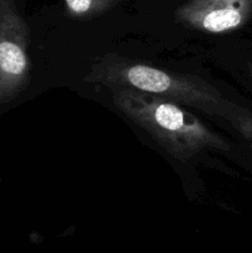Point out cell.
<instances>
[{
    "mask_svg": "<svg viewBox=\"0 0 252 253\" xmlns=\"http://www.w3.org/2000/svg\"><path fill=\"white\" fill-rule=\"evenodd\" d=\"M30 29L12 0H0V109L31 83Z\"/></svg>",
    "mask_w": 252,
    "mask_h": 253,
    "instance_id": "obj_3",
    "label": "cell"
},
{
    "mask_svg": "<svg viewBox=\"0 0 252 253\" xmlns=\"http://www.w3.org/2000/svg\"><path fill=\"white\" fill-rule=\"evenodd\" d=\"M111 98L126 118L179 162H189L203 151H230L219 133L182 105L132 89L111 90Z\"/></svg>",
    "mask_w": 252,
    "mask_h": 253,
    "instance_id": "obj_2",
    "label": "cell"
},
{
    "mask_svg": "<svg viewBox=\"0 0 252 253\" xmlns=\"http://www.w3.org/2000/svg\"><path fill=\"white\" fill-rule=\"evenodd\" d=\"M249 76H250V79H251V82H252V62L251 63H249Z\"/></svg>",
    "mask_w": 252,
    "mask_h": 253,
    "instance_id": "obj_7",
    "label": "cell"
},
{
    "mask_svg": "<svg viewBox=\"0 0 252 253\" xmlns=\"http://www.w3.org/2000/svg\"><path fill=\"white\" fill-rule=\"evenodd\" d=\"M121 0H63L68 16L76 20H90L105 14Z\"/></svg>",
    "mask_w": 252,
    "mask_h": 253,
    "instance_id": "obj_5",
    "label": "cell"
},
{
    "mask_svg": "<svg viewBox=\"0 0 252 253\" xmlns=\"http://www.w3.org/2000/svg\"><path fill=\"white\" fill-rule=\"evenodd\" d=\"M226 120L244 137L252 150V111L234 103L227 114Z\"/></svg>",
    "mask_w": 252,
    "mask_h": 253,
    "instance_id": "obj_6",
    "label": "cell"
},
{
    "mask_svg": "<svg viewBox=\"0 0 252 253\" xmlns=\"http://www.w3.org/2000/svg\"><path fill=\"white\" fill-rule=\"evenodd\" d=\"M84 81L106 86L110 90L132 89L197 109L214 118L226 119L234 105L216 86L202 77L161 69L116 53L98 57Z\"/></svg>",
    "mask_w": 252,
    "mask_h": 253,
    "instance_id": "obj_1",
    "label": "cell"
},
{
    "mask_svg": "<svg viewBox=\"0 0 252 253\" xmlns=\"http://www.w3.org/2000/svg\"><path fill=\"white\" fill-rule=\"evenodd\" d=\"M251 9L252 0H188L175 10L174 16L188 29L220 35L241 27Z\"/></svg>",
    "mask_w": 252,
    "mask_h": 253,
    "instance_id": "obj_4",
    "label": "cell"
}]
</instances>
